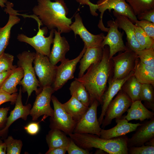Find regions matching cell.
<instances>
[{
    "instance_id": "obj_1",
    "label": "cell",
    "mask_w": 154,
    "mask_h": 154,
    "mask_svg": "<svg viewBox=\"0 0 154 154\" xmlns=\"http://www.w3.org/2000/svg\"><path fill=\"white\" fill-rule=\"evenodd\" d=\"M109 53L108 46H105L101 60L91 65L81 77L75 79L85 86L89 95L90 105L95 100L102 105L103 96L112 70V61L109 58Z\"/></svg>"
},
{
    "instance_id": "obj_2",
    "label": "cell",
    "mask_w": 154,
    "mask_h": 154,
    "mask_svg": "<svg viewBox=\"0 0 154 154\" xmlns=\"http://www.w3.org/2000/svg\"><path fill=\"white\" fill-rule=\"evenodd\" d=\"M37 5L33 8L34 15L43 25L50 30L57 29L61 33L72 31L70 27L72 19L66 16L68 10L64 0H37Z\"/></svg>"
},
{
    "instance_id": "obj_3",
    "label": "cell",
    "mask_w": 154,
    "mask_h": 154,
    "mask_svg": "<svg viewBox=\"0 0 154 154\" xmlns=\"http://www.w3.org/2000/svg\"><path fill=\"white\" fill-rule=\"evenodd\" d=\"M80 147L88 150L93 148L100 149L110 154H128L126 135L109 139L101 138L89 133H72L68 135Z\"/></svg>"
},
{
    "instance_id": "obj_4",
    "label": "cell",
    "mask_w": 154,
    "mask_h": 154,
    "mask_svg": "<svg viewBox=\"0 0 154 154\" xmlns=\"http://www.w3.org/2000/svg\"><path fill=\"white\" fill-rule=\"evenodd\" d=\"M35 55V52L24 51L17 55V66L22 68L24 72L23 77L19 84L22 86V92L27 93L28 99L33 91L37 95L42 90L32 66Z\"/></svg>"
},
{
    "instance_id": "obj_5",
    "label": "cell",
    "mask_w": 154,
    "mask_h": 154,
    "mask_svg": "<svg viewBox=\"0 0 154 154\" xmlns=\"http://www.w3.org/2000/svg\"><path fill=\"white\" fill-rule=\"evenodd\" d=\"M38 31L37 35L32 37H28L23 34H18L17 39L18 41L27 43L33 47L38 53L49 57L50 53V46L53 43L54 29L50 30L49 36L46 37L48 32L46 27L40 28L43 25L40 22H37Z\"/></svg>"
},
{
    "instance_id": "obj_6",
    "label": "cell",
    "mask_w": 154,
    "mask_h": 154,
    "mask_svg": "<svg viewBox=\"0 0 154 154\" xmlns=\"http://www.w3.org/2000/svg\"><path fill=\"white\" fill-rule=\"evenodd\" d=\"M127 47L126 50L119 52L117 55L111 58L113 75L110 80L125 78L133 71L135 60L138 57L135 52Z\"/></svg>"
},
{
    "instance_id": "obj_7",
    "label": "cell",
    "mask_w": 154,
    "mask_h": 154,
    "mask_svg": "<svg viewBox=\"0 0 154 154\" xmlns=\"http://www.w3.org/2000/svg\"><path fill=\"white\" fill-rule=\"evenodd\" d=\"M33 62L41 88L52 86L55 79L57 66L52 64L48 57L37 52Z\"/></svg>"
},
{
    "instance_id": "obj_8",
    "label": "cell",
    "mask_w": 154,
    "mask_h": 154,
    "mask_svg": "<svg viewBox=\"0 0 154 154\" xmlns=\"http://www.w3.org/2000/svg\"><path fill=\"white\" fill-rule=\"evenodd\" d=\"M51 100L54 107L53 117H50L51 128L58 129L68 135L73 133L77 122L65 110L63 104L54 96Z\"/></svg>"
},
{
    "instance_id": "obj_9",
    "label": "cell",
    "mask_w": 154,
    "mask_h": 154,
    "mask_svg": "<svg viewBox=\"0 0 154 154\" xmlns=\"http://www.w3.org/2000/svg\"><path fill=\"white\" fill-rule=\"evenodd\" d=\"M98 10L101 13L98 27L102 31L107 32L108 28L104 25L102 18L104 12L112 9L118 13L127 16L133 23L137 19L132 8L125 0H99L97 3Z\"/></svg>"
},
{
    "instance_id": "obj_10",
    "label": "cell",
    "mask_w": 154,
    "mask_h": 154,
    "mask_svg": "<svg viewBox=\"0 0 154 154\" xmlns=\"http://www.w3.org/2000/svg\"><path fill=\"white\" fill-rule=\"evenodd\" d=\"M132 103L131 99L121 89L119 90L107 107L102 124V127L104 129L111 123L114 119L121 117Z\"/></svg>"
},
{
    "instance_id": "obj_11",
    "label": "cell",
    "mask_w": 154,
    "mask_h": 154,
    "mask_svg": "<svg viewBox=\"0 0 154 154\" xmlns=\"http://www.w3.org/2000/svg\"><path fill=\"white\" fill-rule=\"evenodd\" d=\"M99 103L94 100L81 119L77 123L73 133H89L100 136L102 128L97 117V109Z\"/></svg>"
},
{
    "instance_id": "obj_12",
    "label": "cell",
    "mask_w": 154,
    "mask_h": 154,
    "mask_svg": "<svg viewBox=\"0 0 154 154\" xmlns=\"http://www.w3.org/2000/svg\"><path fill=\"white\" fill-rule=\"evenodd\" d=\"M86 48L84 45L83 49L76 58L70 60L66 58L61 62L60 64L57 66L55 79L52 86L54 92L61 88L69 80L73 78L76 65L82 57Z\"/></svg>"
},
{
    "instance_id": "obj_13",
    "label": "cell",
    "mask_w": 154,
    "mask_h": 154,
    "mask_svg": "<svg viewBox=\"0 0 154 154\" xmlns=\"http://www.w3.org/2000/svg\"><path fill=\"white\" fill-rule=\"evenodd\" d=\"M54 92L52 86L44 88L37 95L30 114L32 120L36 121L40 116L45 117L53 116L54 110L50 105L52 94Z\"/></svg>"
},
{
    "instance_id": "obj_14",
    "label": "cell",
    "mask_w": 154,
    "mask_h": 154,
    "mask_svg": "<svg viewBox=\"0 0 154 154\" xmlns=\"http://www.w3.org/2000/svg\"><path fill=\"white\" fill-rule=\"evenodd\" d=\"M107 23L109 27L108 34L105 36L101 46L103 48L106 45L108 46L109 58L111 59L117 53L126 50L127 47L125 45L123 39V32L121 33L118 30L116 20H110Z\"/></svg>"
},
{
    "instance_id": "obj_15",
    "label": "cell",
    "mask_w": 154,
    "mask_h": 154,
    "mask_svg": "<svg viewBox=\"0 0 154 154\" xmlns=\"http://www.w3.org/2000/svg\"><path fill=\"white\" fill-rule=\"evenodd\" d=\"M74 21L72 23L70 28L74 32L75 37L79 35L84 43L86 48L102 47V43L105 36L101 33L95 35L90 33L85 27L81 17L78 13L75 15Z\"/></svg>"
},
{
    "instance_id": "obj_16",
    "label": "cell",
    "mask_w": 154,
    "mask_h": 154,
    "mask_svg": "<svg viewBox=\"0 0 154 154\" xmlns=\"http://www.w3.org/2000/svg\"><path fill=\"white\" fill-rule=\"evenodd\" d=\"M13 4L7 1L5 3L4 11L9 15V19L6 25L2 27H0V56L4 52L9 44L12 28L18 23L20 19L17 16L19 14L18 11L13 9Z\"/></svg>"
},
{
    "instance_id": "obj_17",
    "label": "cell",
    "mask_w": 154,
    "mask_h": 154,
    "mask_svg": "<svg viewBox=\"0 0 154 154\" xmlns=\"http://www.w3.org/2000/svg\"><path fill=\"white\" fill-rule=\"evenodd\" d=\"M113 13L117 22L118 28L122 29L126 33L127 41L126 46L135 52L145 49L139 44L136 39L135 25L125 15L114 10Z\"/></svg>"
},
{
    "instance_id": "obj_18",
    "label": "cell",
    "mask_w": 154,
    "mask_h": 154,
    "mask_svg": "<svg viewBox=\"0 0 154 154\" xmlns=\"http://www.w3.org/2000/svg\"><path fill=\"white\" fill-rule=\"evenodd\" d=\"M127 141L128 148L139 146L154 138V118L141 123Z\"/></svg>"
},
{
    "instance_id": "obj_19",
    "label": "cell",
    "mask_w": 154,
    "mask_h": 154,
    "mask_svg": "<svg viewBox=\"0 0 154 154\" xmlns=\"http://www.w3.org/2000/svg\"><path fill=\"white\" fill-rule=\"evenodd\" d=\"M125 116L116 119L117 125L114 127L108 129H102L100 137L102 138L109 139L125 135L135 131L141 123H132L125 118Z\"/></svg>"
},
{
    "instance_id": "obj_20",
    "label": "cell",
    "mask_w": 154,
    "mask_h": 154,
    "mask_svg": "<svg viewBox=\"0 0 154 154\" xmlns=\"http://www.w3.org/2000/svg\"><path fill=\"white\" fill-rule=\"evenodd\" d=\"M133 75V72L132 71L127 76L123 78L113 81L108 80V87L103 96L102 110L100 115L98 119L100 125L102 124L106 111L109 103L121 89L124 83Z\"/></svg>"
},
{
    "instance_id": "obj_21",
    "label": "cell",
    "mask_w": 154,
    "mask_h": 154,
    "mask_svg": "<svg viewBox=\"0 0 154 154\" xmlns=\"http://www.w3.org/2000/svg\"><path fill=\"white\" fill-rule=\"evenodd\" d=\"M60 31L54 29L53 46L49 57V60L54 65L65 59L66 53L70 50L69 44L64 37H62Z\"/></svg>"
},
{
    "instance_id": "obj_22",
    "label": "cell",
    "mask_w": 154,
    "mask_h": 154,
    "mask_svg": "<svg viewBox=\"0 0 154 154\" xmlns=\"http://www.w3.org/2000/svg\"><path fill=\"white\" fill-rule=\"evenodd\" d=\"M22 88L21 86L15 103V107L7 118L5 127L0 130V136L5 133L10 125L17 120L21 118L26 120L28 116L30 114L31 105L30 104L25 106L23 105L22 100Z\"/></svg>"
},
{
    "instance_id": "obj_23",
    "label": "cell",
    "mask_w": 154,
    "mask_h": 154,
    "mask_svg": "<svg viewBox=\"0 0 154 154\" xmlns=\"http://www.w3.org/2000/svg\"><path fill=\"white\" fill-rule=\"evenodd\" d=\"M103 48L101 46L86 48L79 61L80 70L78 78L81 77L91 65L101 60L103 55Z\"/></svg>"
},
{
    "instance_id": "obj_24",
    "label": "cell",
    "mask_w": 154,
    "mask_h": 154,
    "mask_svg": "<svg viewBox=\"0 0 154 154\" xmlns=\"http://www.w3.org/2000/svg\"><path fill=\"white\" fill-rule=\"evenodd\" d=\"M129 107L127 111V115L124 116L128 121L135 120L142 121L154 118V112L148 110L141 100L132 102Z\"/></svg>"
},
{
    "instance_id": "obj_25",
    "label": "cell",
    "mask_w": 154,
    "mask_h": 154,
    "mask_svg": "<svg viewBox=\"0 0 154 154\" xmlns=\"http://www.w3.org/2000/svg\"><path fill=\"white\" fill-rule=\"evenodd\" d=\"M133 71V75L141 84L154 86V67L143 63L137 58Z\"/></svg>"
},
{
    "instance_id": "obj_26",
    "label": "cell",
    "mask_w": 154,
    "mask_h": 154,
    "mask_svg": "<svg viewBox=\"0 0 154 154\" xmlns=\"http://www.w3.org/2000/svg\"><path fill=\"white\" fill-rule=\"evenodd\" d=\"M66 112L77 123L81 119L89 107H87L74 96L63 104Z\"/></svg>"
},
{
    "instance_id": "obj_27",
    "label": "cell",
    "mask_w": 154,
    "mask_h": 154,
    "mask_svg": "<svg viewBox=\"0 0 154 154\" xmlns=\"http://www.w3.org/2000/svg\"><path fill=\"white\" fill-rule=\"evenodd\" d=\"M23 76V69L20 67L17 66L13 70L1 88L11 94L17 92V86L19 84Z\"/></svg>"
},
{
    "instance_id": "obj_28",
    "label": "cell",
    "mask_w": 154,
    "mask_h": 154,
    "mask_svg": "<svg viewBox=\"0 0 154 154\" xmlns=\"http://www.w3.org/2000/svg\"><path fill=\"white\" fill-rule=\"evenodd\" d=\"M69 137L62 131L56 128H51L46 137L49 149L60 147H67Z\"/></svg>"
},
{
    "instance_id": "obj_29",
    "label": "cell",
    "mask_w": 154,
    "mask_h": 154,
    "mask_svg": "<svg viewBox=\"0 0 154 154\" xmlns=\"http://www.w3.org/2000/svg\"><path fill=\"white\" fill-rule=\"evenodd\" d=\"M141 84L133 75L124 83L121 89L131 99L132 102L140 100V92Z\"/></svg>"
},
{
    "instance_id": "obj_30",
    "label": "cell",
    "mask_w": 154,
    "mask_h": 154,
    "mask_svg": "<svg viewBox=\"0 0 154 154\" xmlns=\"http://www.w3.org/2000/svg\"><path fill=\"white\" fill-rule=\"evenodd\" d=\"M69 89L71 96H74L85 106L89 107L90 104L89 95L82 83L75 79L71 83Z\"/></svg>"
},
{
    "instance_id": "obj_31",
    "label": "cell",
    "mask_w": 154,
    "mask_h": 154,
    "mask_svg": "<svg viewBox=\"0 0 154 154\" xmlns=\"http://www.w3.org/2000/svg\"><path fill=\"white\" fill-rule=\"evenodd\" d=\"M154 86L149 84H141L140 100L144 102L145 106L154 111Z\"/></svg>"
},
{
    "instance_id": "obj_32",
    "label": "cell",
    "mask_w": 154,
    "mask_h": 154,
    "mask_svg": "<svg viewBox=\"0 0 154 154\" xmlns=\"http://www.w3.org/2000/svg\"><path fill=\"white\" fill-rule=\"evenodd\" d=\"M136 16L146 11L154 9V0H125Z\"/></svg>"
},
{
    "instance_id": "obj_33",
    "label": "cell",
    "mask_w": 154,
    "mask_h": 154,
    "mask_svg": "<svg viewBox=\"0 0 154 154\" xmlns=\"http://www.w3.org/2000/svg\"><path fill=\"white\" fill-rule=\"evenodd\" d=\"M136 39L139 44L145 49H154V39L149 36L141 28L135 25Z\"/></svg>"
},
{
    "instance_id": "obj_34",
    "label": "cell",
    "mask_w": 154,
    "mask_h": 154,
    "mask_svg": "<svg viewBox=\"0 0 154 154\" xmlns=\"http://www.w3.org/2000/svg\"><path fill=\"white\" fill-rule=\"evenodd\" d=\"M135 52L142 63L154 67V48L144 49Z\"/></svg>"
},
{
    "instance_id": "obj_35",
    "label": "cell",
    "mask_w": 154,
    "mask_h": 154,
    "mask_svg": "<svg viewBox=\"0 0 154 154\" xmlns=\"http://www.w3.org/2000/svg\"><path fill=\"white\" fill-rule=\"evenodd\" d=\"M4 142L6 146L7 154H20L23 145L20 140L14 139L12 136H9L5 139Z\"/></svg>"
},
{
    "instance_id": "obj_36",
    "label": "cell",
    "mask_w": 154,
    "mask_h": 154,
    "mask_svg": "<svg viewBox=\"0 0 154 154\" xmlns=\"http://www.w3.org/2000/svg\"><path fill=\"white\" fill-rule=\"evenodd\" d=\"M13 55L8 53H3L0 56V73L12 70L17 66L13 65Z\"/></svg>"
},
{
    "instance_id": "obj_37",
    "label": "cell",
    "mask_w": 154,
    "mask_h": 154,
    "mask_svg": "<svg viewBox=\"0 0 154 154\" xmlns=\"http://www.w3.org/2000/svg\"><path fill=\"white\" fill-rule=\"evenodd\" d=\"M128 154H154V146L144 145L128 148Z\"/></svg>"
},
{
    "instance_id": "obj_38",
    "label": "cell",
    "mask_w": 154,
    "mask_h": 154,
    "mask_svg": "<svg viewBox=\"0 0 154 154\" xmlns=\"http://www.w3.org/2000/svg\"><path fill=\"white\" fill-rule=\"evenodd\" d=\"M135 25L141 28L149 36L154 39V23L145 20L136 21Z\"/></svg>"
},
{
    "instance_id": "obj_39",
    "label": "cell",
    "mask_w": 154,
    "mask_h": 154,
    "mask_svg": "<svg viewBox=\"0 0 154 154\" xmlns=\"http://www.w3.org/2000/svg\"><path fill=\"white\" fill-rule=\"evenodd\" d=\"M67 152L68 154H90L88 150L80 147L70 137L67 147Z\"/></svg>"
},
{
    "instance_id": "obj_40",
    "label": "cell",
    "mask_w": 154,
    "mask_h": 154,
    "mask_svg": "<svg viewBox=\"0 0 154 154\" xmlns=\"http://www.w3.org/2000/svg\"><path fill=\"white\" fill-rule=\"evenodd\" d=\"M17 92L11 94L2 89H0V105L1 104L10 102L11 104H15L18 96Z\"/></svg>"
},
{
    "instance_id": "obj_41",
    "label": "cell",
    "mask_w": 154,
    "mask_h": 154,
    "mask_svg": "<svg viewBox=\"0 0 154 154\" xmlns=\"http://www.w3.org/2000/svg\"><path fill=\"white\" fill-rule=\"evenodd\" d=\"M137 19L145 20L154 23V9L146 11L136 16Z\"/></svg>"
},
{
    "instance_id": "obj_42",
    "label": "cell",
    "mask_w": 154,
    "mask_h": 154,
    "mask_svg": "<svg viewBox=\"0 0 154 154\" xmlns=\"http://www.w3.org/2000/svg\"><path fill=\"white\" fill-rule=\"evenodd\" d=\"M80 4L87 5L90 8V13L93 16H97L98 15L96 11L98 10V5L96 4H94L91 2L90 0H76Z\"/></svg>"
},
{
    "instance_id": "obj_43",
    "label": "cell",
    "mask_w": 154,
    "mask_h": 154,
    "mask_svg": "<svg viewBox=\"0 0 154 154\" xmlns=\"http://www.w3.org/2000/svg\"><path fill=\"white\" fill-rule=\"evenodd\" d=\"M24 129L29 134L35 135L38 132L39 130V126L38 123L33 122L24 127Z\"/></svg>"
},
{
    "instance_id": "obj_44",
    "label": "cell",
    "mask_w": 154,
    "mask_h": 154,
    "mask_svg": "<svg viewBox=\"0 0 154 154\" xmlns=\"http://www.w3.org/2000/svg\"><path fill=\"white\" fill-rule=\"evenodd\" d=\"M10 109L9 107L0 108V127L7 121V115Z\"/></svg>"
},
{
    "instance_id": "obj_45",
    "label": "cell",
    "mask_w": 154,
    "mask_h": 154,
    "mask_svg": "<svg viewBox=\"0 0 154 154\" xmlns=\"http://www.w3.org/2000/svg\"><path fill=\"white\" fill-rule=\"evenodd\" d=\"M67 147H60L49 149L46 154H65L67 152Z\"/></svg>"
},
{
    "instance_id": "obj_46",
    "label": "cell",
    "mask_w": 154,
    "mask_h": 154,
    "mask_svg": "<svg viewBox=\"0 0 154 154\" xmlns=\"http://www.w3.org/2000/svg\"><path fill=\"white\" fill-rule=\"evenodd\" d=\"M13 70L0 73V89Z\"/></svg>"
},
{
    "instance_id": "obj_47",
    "label": "cell",
    "mask_w": 154,
    "mask_h": 154,
    "mask_svg": "<svg viewBox=\"0 0 154 154\" xmlns=\"http://www.w3.org/2000/svg\"><path fill=\"white\" fill-rule=\"evenodd\" d=\"M6 146L5 143L0 142V154H5L6 152Z\"/></svg>"
},
{
    "instance_id": "obj_48",
    "label": "cell",
    "mask_w": 154,
    "mask_h": 154,
    "mask_svg": "<svg viewBox=\"0 0 154 154\" xmlns=\"http://www.w3.org/2000/svg\"><path fill=\"white\" fill-rule=\"evenodd\" d=\"M144 145L150 146H154V138L151 139L146 142Z\"/></svg>"
},
{
    "instance_id": "obj_49",
    "label": "cell",
    "mask_w": 154,
    "mask_h": 154,
    "mask_svg": "<svg viewBox=\"0 0 154 154\" xmlns=\"http://www.w3.org/2000/svg\"><path fill=\"white\" fill-rule=\"evenodd\" d=\"M7 0H0V6L2 8L5 7V3Z\"/></svg>"
},
{
    "instance_id": "obj_50",
    "label": "cell",
    "mask_w": 154,
    "mask_h": 154,
    "mask_svg": "<svg viewBox=\"0 0 154 154\" xmlns=\"http://www.w3.org/2000/svg\"><path fill=\"white\" fill-rule=\"evenodd\" d=\"M95 154H108L106 152L100 149H98L95 152Z\"/></svg>"
}]
</instances>
